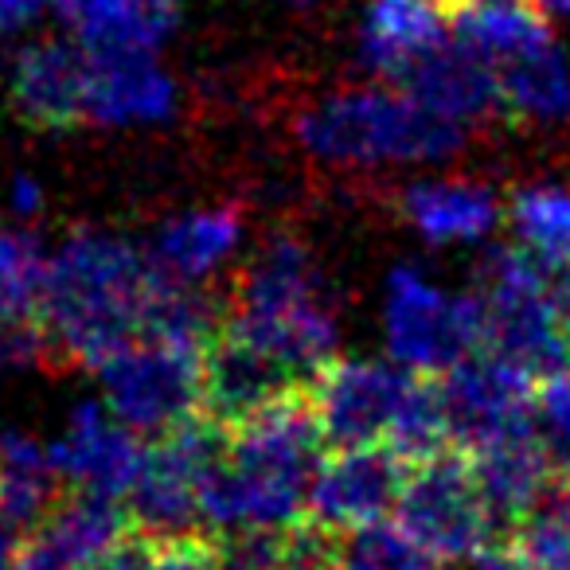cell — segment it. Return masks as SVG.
I'll use <instances>...</instances> for the list:
<instances>
[{"label": "cell", "mask_w": 570, "mask_h": 570, "mask_svg": "<svg viewBox=\"0 0 570 570\" xmlns=\"http://www.w3.org/2000/svg\"><path fill=\"white\" fill-rule=\"evenodd\" d=\"M149 250L106 230H71L43 258L36 321L48 344V367L95 372L110 352L149 333L165 289Z\"/></svg>", "instance_id": "obj_1"}, {"label": "cell", "mask_w": 570, "mask_h": 570, "mask_svg": "<svg viewBox=\"0 0 570 570\" xmlns=\"http://www.w3.org/2000/svg\"><path fill=\"white\" fill-rule=\"evenodd\" d=\"M223 430V453L199 484L204 531L219 535L230 528H285L302 520L325 445L309 387L289 391Z\"/></svg>", "instance_id": "obj_2"}, {"label": "cell", "mask_w": 570, "mask_h": 570, "mask_svg": "<svg viewBox=\"0 0 570 570\" xmlns=\"http://www.w3.org/2000/svg\"><path fill=\"white\" fill-rule=\"evenodd\" d=\"M227 333L266 352L297 383H309L336 356V309L313 250L294 235H274L230 289L219 321Z\"/></svg>", "instance_id": "obj_3"}, {"label": "cell", "mask_w": 570, "mask_h": 570, "mask_svg": "<svg viewBox=\"0 0 570 570\" xmlns=\"http://www.w3.org/2000/svg\"><path fill=\"white\" fill-rule=\"evenodd\" d=\"M305 153L341 168L426 165L461 149L465 126L422 106L403 87L344 90L297 118Z\"/></svg>", "instance_id": "obj_4"}, {"label": "cell", "mask_w": 570, "mask_h": 570, "mask_svg": "<svg viewBox=\"0 0 570 570\" xmlns=\"http://www.w3.org/2000/svg\"><path fill=\"white\" fill-rule=\"evenodd\" d=\"M489 356L528 372L531 380L570 364V341L554 309V274L528 250H497L476 289Z\"/></svg>", "instance_id": "obj_5"}, {"label": "cell", "mask_w": 570, "mask_h": 570, "mask_svg": "<svg viewBox=\"0 0 570 570\" xmlns=\"http://www.w3.org/2000/svg\"><path fill=\"white\" fill-rule=\"evenodd\" d=\"M383 336L399 367L442 375L484 348V317L476 294H450L422 269L399 266L383 297Z\"/></svg>", "instance_id": "obj_6"}, {"label": "cell", "mask_w": 570, "mask_h": 570, "mask_svg": "<svg viewBox=\"0 0 570 570\" xmlns=\"http://www.w3.org/2000/svg\"><path fill=\"white\" fill-rule=\"evenodd\" d=\"M395 515L399 531L438 562L476 559L484 547L497 543L484 500L476 492L473 465L453 445L406 465Z\"/></svg>", "instance_id": "obj_7"}, {"label": "cell", "mask_w": 570, "mask_h": 570, "mask_svg": "<svg viewBox=\"0 0 570 570\" xmlns=\"http://www.w3.org/2000/svg\"><path fill=\"white\" fill-rule=\"evenodd\" d=\"M227 430L207 414H191L168 434L145 445L141 473L126 497V512L137 535L176 539L204 531L199 520V484L223 453Z\"/></svg>", "instance_id": "obj_8"}, {"label": "cell", "mask_w": 570, "mask_h": 570, "mask_svg": "<svg viewBox=\"0 0 570 570\" xmlns=\"http://www.w3.org/2000/svg\"><path fill=\"white\" fill-rule=\"evenodd\" d=\"M106 406L137 438H160L199 414V348L137 336L95 367Z\"/></svg>", "instance_id": "obj_9"}, {"label": "cell", "mask_w": 570, "mask_h": 570, "mask_svg": "<svg viewBox=\"0 0 570 570\" xmlns=\"http://www.w3.org/2000/svg\"><path fill=\"white\" fill-rule=\"evenodd\" d=\"M426 375L380 360H328L309 380V403L325 445H391Z\"/></svg>", "instance_id": "obj_10"}, {"label": "cell", "mask_w": 570, "mask_h": 570, "mask_svg": "<svg viewBox=\"0 0 570 570\" xmlns=\"http://www.w3.org/2000/svg\"><path fill=\"white\" fill-rule=\"evenodd\" d=\"M438 403H442L445 438L453 450L473 453L508 434L531 430V380L528 372L504 360L476 352L453 364L450 372L434 375Z\"/></svg>", "instance_id": "obj_11"}, {"label": "cell", "mask_w": 570, "mask_h": 570, "mask_svg": "<svg viewBox=\"0 0 570 570\" xmlns=\"http://www.w3.org/2000/svg\"><path fill=\"white\" fill-rule=\"evenodd\" d=\"M406 481V461L387 445H352L336 450L317 465L309 484L305 515L333 531H352L383 523L399 504Z\"/></svg>", "instance_id": "obj_12"}, {"label": "cell", "mask_w": 570, "mask_h": 570, "mask_svg": "<svg viewBox=\"0 0 570 570\" xmlns=\"http://www.w3.org/2000/svg\"><path fill=\"white\" fill-rule=\"evenodd\" d=\"M51 465L67 489L98 492V497L126 500L141 473L145 445L126 422L114 419L106 403H79L67 419L56 445H48Z\"/></svg>", "instance_id": "obj_13"}, {"label": "cell", "mask_w": 570, "mask_h": 570, "mask_svg": "<svg viewBox=\"0 0 570 570\" xmlns=\"http://www.w3.org/2000/svg\"><path fill=\"white\" fill-rule=\"evenodd\" d=\"M176 102L180 90L153 51L87 48L82 126H157L173 118Z\"/></svg>", "instance_id": "obj_14"}, {"label": "cell", "mask_w": 570, "mask_h": 570, "mask_svg": "<svg viewBox=\"0 0 570 570\" xmlns=\"http://www.w3.org/2000/svg\"><path fill=\"white\" fill-rule=\"evenodd\" d=\"M302 387H309V383H297L266 352L250 348L223 325L199 352V414H207L219 426H235L274 399Z\"/></svg>", "instance_id": "obj_15"}, {"label": "cell", "mask_w": 570, "mask_h": 570, "mask_svg": "<svg viewBox=\"0 0 570 570\" xmlns=\"http://www.w3.org/2000/svg\"><path fill=\"white\" fill-rule=\"evenodd\" d=\"M82 87H87V48L79 40L28 43L9 75L17 114L40 129L82 126Z\"/></svg>", "instance_id": "obj_16"}, {"label": "cell", "mask_w": 570, "mask_h": 570, "mask_svg": "<svg viewBox=\"0 0 570 570\" xmlns=\"http://www.w3.org/2000/svg\"><path fill=\"white\" fill-rule=\"evenodd\" d=\"M465 458L473 465V481L484 500V512H489L492 535L508 539L515 523L528 515V508L539 500V492L547 489V481L554 476L543 445L535 442V430L508 434L500 442L465 453Z\"/></svg>", "instance_id": "obj_17"}, {"label": "cell", "mask_w": 570, "mask_h": 570, "mask_svg": "<svg viewBox=\"0 0 570 570\" xmlns=\"http://www.w3.org/2000/svg\"><path fill=\"white\" fill-rule=\"evenodd\" d=\"M399 87L411 90L422 106L458 121V126H473V121L489 118V114H500L497 79H492L489 63L473 48L453 40V32Z\"/></svg>", "instance_id": "obj_18"}, {"label": "cell", "mask_w": 570, "mask_h": 570, "mask_svg": "<svg viewBox=\"0 0 570 570\" xmlns=\"http://www.w3.org/2000/svg\"><path fill=\"white\" fill-rule=\"evenodd\" d=\"M243 235L246 227L238 207H196L157 230L149 258L160 274L199 285L219 266H227L230 254L243 246Z\"/></svg>", "instance_id": "obj_19"}, {"label": "cell", "mask_w": 570, "mask_h": 570, "mask_svg": "<svg viewBox=\"0 0 570 570\" xmlns=\"http://www.w3.org/2000/svg\"><path fill=\"white\" fill-rule=\"evenodd\" d=\"M87 48L157 51L180 20V0H48Z\"/></svg>", "instance_id": "obj_20"}, {"label": "cell", "mask_w": 570, "mask_h": 570, "mask_svg": "<svg viewBox=\"0 0 570 570\" xmlns=\"http://www.w3.org/2000/svg\"><path fill=\"white\" fill-rule=\"evenodd\" d=\"M500 114L515 121H559L570 114V59L554 36L489 67Z\"/></svg>", "instance_id": "obj_21"}, {"label": "cell", "mask_w": 570, "mask_h": 570, "mask_svg": "<svg viewBox=\"0 0 570 570\" xmlns=\"http://www.w3.org/2000/svg\"><path fill=\"white\" fill-rule=\"evenodd\" d=\"M403 219L426 243H476L500 223V199L476 180H419L403 191Z\"/></svg>", "instance_id": "obj_22"}, {"label": "cell", "mask_w": 570, "mask_h": 570, "mask_svg": "<svg viewBox=\"0 0 570 570\" xmlns=\"http://www.w3.org/2000/svg\"><path fill=\"white\" fill-rule=\"evenodd\" d=\"M67 497L63 476L51 465L48 445L24 430L0 434V523L32 535Z\"/></svg>", "instance_id": "obj_23"}, {"label": "cell", "mask_w": 570, "mask_h": 570, "mask_svg": "<svg viewBox=\"0 0 570 570\" xmlns=\"http://www.w3.org/2000/svg\"><path fill=\"white\" fill-rule=\"evenodd\" d=\"M508 215L531 258L543 262L551 274L570 269V191L523 188L512 196Z\"/></svg>", "instance_id": "obj_24"}, {"label": "cell", "mask_w": 570, "mask_h": 570, "mask_svg": "<svg viewBox=\"0 0 570 570\" xmlns=\"http://www.w3.org/2000/svg\"><path fill=\"white\" fill-rule=\"evenodd\" d=\"M508 543L535 570H570V476L554 473Z\"/></svg>", "instance_id": "obj_25"}, {"label": "cell", "mask_w": 570, "mask_h": 570, "mask_svg": "<svg viewBox=\"0 0 570 570\" xmlns=\"http://www.w3.org/2000/svg\"><path fill=\"white\" fill-rule=\"evenodd\" d=\"M43 254L28 230L0 223V328L36 321Z\"/></svg>", "instance_id": "obj_26"}, {"label": "cell", "mask_w": 570, "mask_h": 570, "mask_svg": "<svg viewBox=\"0 0 570 570\" xmlns=\"http://www.w3.org/2000/svg\"><path fill=\"white\" fill-rule=\"evenodd\" d=\"M442 562L430 559L411 535L391 528L387 520L344 535V554L336 570H438Z\"/></svg>", "instance_id": "obj_27"}, {"label": "cell", "mask_w": 570, "mask_h": 570, "mask_svg": "<svg viewBox=\"0 0 570 570\" xmlns=\"http://www.w3.org/2000/svg\"><path fill=\"white\" fill-rule=\"evenodd\" d=\"M531 430L554 473L570 476V364L539 375L531 387Z\"/></svg>", "instance_id": "obj_28"}, {"label": "cell", "mask_w": 570, "mask_h": 570, "mask_svg": "<svg viewBox=\"0 0 570 570\" xmlns=\"http://www.w3.org/2000/svg\"><path fill=\"white\" fill-rule=\"evenodd\" d=\"M145 570H215V539L212 531L176 539H149V562Z\"/></svg>", "instance_id": "obj_29"}, {"label": "cell", "mask_w": 570, "mask_h": 570, "mask_svg": "<svg viewBox=\"0 0 570 570\" xmlns=\"http://www.w3.org/2000/svg\"><path fill=\"white\" fill-rule=\"evenodd\" d=\"M17 570H87V567H79V562H71L63 551H56L43 535H28L24 543H20Z\"/></svg>", "instance_id": "obj_30"}, {"label": "cell", "mask_w": 570, "mask_h": 570, "mask_svg": "<svg viewBox=\"0 0 570 570\" xmlns=\"http://www.w3.org/2000/svg\"><path fill=\"white\" fill-rule=\"evenodd\" d=\"M48 9V0H0V36L24 32L40 12Z\"/></svg>", "instance_id": "obj_31"}, {"label": "cell", "mask_w": 570, "mask_h": 570, "mask_svg": "<svg viewBox=\"0 0 570 570\" xmlns=\"http://www.w3.org/2000/svg\"><path fill=\"white\" fill-rule=\"evenodd\" d=\"M476 570H535V567L508 539H497V543H489L476 554Z\"/></svg>", "instance_id": "obj_32"}, {"label": "cell", "mask_w": 570, "mask_h": 570, "mask_svg": "<svg viewBox=\"0 0 570 570\" xmlns=\"http://www.w3.org/2000/svg\"><path fill=\"white\" fill-rule=\"evenodd\" d=\"M43 207V191L36 180H28V176H20L17 184H12V212L20 215V219H32V215H40Z\"/></svg>", "instance_id": "obj_33"}, {"label": "cell", "mask_w": 570, "mask_h": 570, "mask_svg": "<svg viewBox=\"0 0 570 570\" xmlns=\"http://www.w3.org/2000/svg\"><path fill=\"white\" fill-rule=\"evenodd\" d=\"M28 535H20L17 528H9V523H0V570H17V554H20V543H24Z\"/></svg>", "instance_id": "obj_34"}, {"label": "cell", "mask_w": 570, "mask_h": 570, "mask_svg": "<svg viewBox=\"0 0 570 570\" xmlns=\"http://www.w3.org/2000/svg\"><path fill=\"white\" fill-rule=\"evenodd\" d=\"M543 17H570V0H531Z\"/></svg>", "instance_id": "obj_35"}]
</instances>
